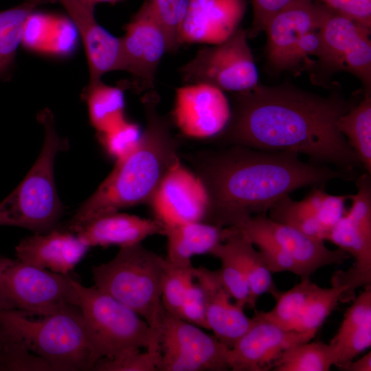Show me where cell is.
<instances>
[{
	"mask_svg": "<svg viewBox=\"0 0 371 371\" xmlns=\"http://www.w3.org/2000/svg\"><path fill=\"white\" fill-rule=\"evenodd\" d=\"M355 104L338 93L324 97L286 84H258L234 94L229 122L216 137L227 145L304 154L355 179V170L363 168L337 126Z\"/></svg>",
	"mask_w": 371,
	"mask_h": 371,
	"instance_id": "obj_1",
	"label": "cell"
},
{
	"mask_svg": "<svg viewBox=\"0 0 371 371\" xmlns=\"http://www.w3.org/2000/svg\"><path fill=\"white\" fill-rule=\"evenodd\" d=\"M208 196L204 222L236 227L247 218L266 214L279 199L307 186L324 187L335 179H351L329 166L302 161L291 151L229 145L188 157Z\"/></svg>",
	"mask_w": 371,
	"mask_h": 371,
	"instance_id": "obj_2",
	"label": "cell"
},
{
	"mask_svg": "<svg viewBox=\"0 0 371 371\" xmlns=\"http://www.w3.org/2000/svg\"><path fill=\"white\" fill-rule=\"evenodd\" d=\"M159 102L154 89L145 93L142 103L146 127L137 147L116 161L113 170L71 218L69 231L97 216L148 203L168 170L179 158L172 123L159 113Z\"/></svg>",
	"mask_w": 371,
	"mask_h": 371,
	"instance_id": "obj_3",
	"label": "cell"
},
{
	"mask_svg": "<svg viewBox=\"0 0 371 371\" xmlns=\"http://www.w3.org/2000/svg\"><path fill=\"white\" fill-rule=\"evenodd\" d=\"M41 317L0 311V323L52 371L94 370L100 359L79 306H68Z\"/></svg>",
	"mask_w": 371,
	"mask_h": 371,
	"instance_id": "obj_4",
	"label": "cell"
},
{
	"mask_svg": "<svg viewBox=\"0 0 371 371\" xmlns=\"http://www.w3.org/2000/svg\"><path fill=\"white\" fill-rule=\"evenodd\" d=\"M37 120L45 132L41 151L21 183L0 203V225L45 233L56 228L63 213L54 182V164L58 153L66 150L69 145L67 139L58 135L51 111L43 109Z\"/></svg>",
	"mask_w": 371,
	"mask_h": 371,
	"instance_id": "obj_5",
	"label": "cell"
},
{
	"mask_svg": "<svg viewBox=\"0 0 371 371\" xmlns=\"http://www.w3.org/2000/svg\"><path fill=\"white\" fill-rule=\"evenodd\" d=\"M166 258L141 243L120 247L111 260L91 269L94 286L125 305L159 336Z\"/></svg>",
	"mask_w": 371,
	"mask_h": 371,
	"instance_id": "obj_6",
	"label": "cell"
},
{
	"mask_svg": "<svg viewBox=\"0 0 371 371\" xmlns=\"http://www.w3.org/2000/svg\"><path fill=\"white\" fill-rule=\"evenodd\" d=\"M73 284L100 360L160 349L159 336L135 312L94 285L86 287L74 279Z\"/></svg>",
	"mask_w": 371,
	"mask_h": 371,
	"instance_id": "obj_7",
	"label": "cell"
},
{
	"mask_svg": "<svg viewBox=\"0 0 371 371\" xmlns=\"http://www.w3.org/2000/svg\"><path fill=\"white\" fill-rule=\"evenodd\" d=\"M73 278L0 257V311L45 316L68 306H78Z\"/></svg>",
	"mask_w": 371,
	"mask_h": 371,
	"instance_id": "obj_8",
	"label": "cell"
},
{
	"mask_svg": "<svg viewBox=\"0 0 371 371\" xmlns=\"http://www.w3.org/2000/svg\"><path fill=\"white\" fill-rule=\"evenodd\" d=\"M247 38V31L239 27L225 41L199 49L180 67L182 81L235 93L255 87L259 75Z\"/></svg>",
	"mask_w": 371,
	"mask_h": 371,
	"instance_id": "obj_9",
	"label": "cell"
},
{
	"mask_svg": "<svg viewBox=\"0 0 371 371\" xmlns=\"http://www.w3.org/2000/svg\"><path fill=\"white\" fill-rule=\"evenodd\" d=\"M319 5L320 51L312 70L347 71L361 81L365 92L371 91V29Z\"/></svg>",
	"mask_w": 371,
	"mask_h": 371,
	"instance_id": "obj_10",
	"label": "cell"
},
{
	"mask_svg": "<svg viewBox=\"0 0 371 371\" xmlns=\"http://www.w3.org/2000/svg\"><path fill=\"white\" fill-rule=\"evenodd\" d=\"M159 371H222L229 369V348L214 335L164 309L159 330Z\"/></svg>",
	"mask_w": 371,
	"mask_h": 371,
	"instance_id": "obj_11",
	"label": "cell"
},
{
	"mask_svg": "<svg viewBox=\"0 0 371 371\" xmlns=\"http://www.w3.org/2000/svg\"><path fill=\"white\" fill-rule=\"evenodd\" d=\"M366 172L358 176L357 192L349 194L350 209L334 225L326 240L348 253L355 259L346 271L338 275L348 290L371 283V177Z\"/></svg>",
	"mask_w": 371,
	"mask_h": 371,
	"instance_id": "obj_12",
	"label": "cell"
},
{
	"mask_svg": "<svg viewBox=\"0 0 371 371\" xmlns=\"http://www.w3.org/2000/svg\"><path fill=\"white\" fill-rule=\"evenodd\" d=\"M120 38L123 71L131 76L122 85L137 93L153 89L156 71L168 45L163 29L145 1L126 24Z\"/></svg>",
	"mask_w": 371,
	"mask_h": 371,
	"instance_id": "obj_13",
	"label": "cell"
},
{
	"mask_svg": "<svg viewBox=\"0 0 371 371\" xmlns=\"http://www.w3.org/2000/svg\"><path fill=\"white\" fill-rule=\"evenodd\" d=\"M148 204L155 218L165 227L205 221L209 205L202 181L182 165L179 158L168 170Z\"/></svg>",
	"mask_w": 371,
	"mask_h": 371,
	"instance_id": "obj_14",
	"label": "cell"
},
{
	"mask_svg": "<svg viewBox=\"0 0 371 371\" xmlns=\"http://www.w3.org/2000/svg\"><path fill=\"white\" fill-rule=\"evenodd\" d=\"M231 106L224 91L205 84L177 89L170 120L185 136L216 137L227 126Z\"/></svg>",
	"mask_w": 371,
	"mask_h": 371,
	"instance_id": "obj_15",
	"label": "cell"
},
{
	"mask_svg": "<svg viewBox=\"0 0 371 371\" xmlns=\"http://www.w3.org/2000/svg\"><path fill=\"white\" fill-rule=\"evenodd\" d=\"M229 349V369L233 371H267L273 369L289 348L312 340L317 332L284 329L258 319Z\"/></svg>",
	"mask_w": 371,
	"mask_h": 371,
	"instance_id": "obj_16",
	"label": "cell"
},
{
	"mask_svg": "<svg viewBox=\"0 0 371 371\" xmlns=\"http://www.w3.org/2000/svg\"><path fill=\"white\" fill-rule=\"evenodd\" d=\"M319 5L313 0H295L276 14L266 25L267 65L278 74L296 71L295 56L302 36L317 28Z\"/></svg>",
	"mask_w": 371,
	"mask_h": 371,
	"instance_id": "obj_17",
	"label": "cell"
},
{
	"mask_svg": "<svg viewBox=\"0 0 371 371\" xmlns=\"http://www.w3.org/2000/svg\"><path fill=\"white\" fill-rule=\"evenodd\" d=\"M347 199L348 194H330L324 187H313L300 201H293L289 195L283 196L269 210L268 217L326 241L330 231L346 213Z\"/></svg>",
	"mask_w": 371,
	"mask_h": 371,
	"instance_id": "obj_18",
	"label": "cell"
},
{
	"mask_svg": "<svg viewBox=\"0 0 371 371\" xmlns=\"http://www.w3.org/2000/svg\"><path fill=\"white\" fill-rule=\"evenodd\" d=\"M60 3L79 33L89 71L91 87L106 73L124 67L121 38L109 33L97 21L95 5L88 0H53Z\"/></svg>",
	"mask_w": 371,
	"mask_h": 371,
	"instance_id": "obj_19",
	"label": "cell"
},
{
	"mask_svg": "<svg viewBox=\"0 0 371 371\" xmlns=\"http://www.w3.org/2000/svg\"><path fill=\"white\" fill-rule=\"evenodd\" d=\"M246 6V0H190L179 30L180 45L225 41L239 28Z\"/></svg>",
	"mask_w": 371,
	"mask_h": 371,
	"instance_id": "obj_20",
	"label": "cell"
},
{
	"mask_svg": "<svg viewBox=\"0 0 371 371\" xmlns=\"http://www.w3.org/2000/svg\"><path fill=\"white\" fill-rule=\"evenodd\" d=\"M194 278L205 297L208 330L226 347L231 348L254 323L244 307L236 304L222 284L217 270L194 267Z\"/></svg>",
	"mask_w": 371,
	"mask_h": 371,
	"instance_id": "obj_21",
	"label": "cell"
},
{
	"mask_svg": "<svg viewBox=\"0 0 371 371\" xmlns=\"http://www.w3.org/2000/svg\"><path fill=\"white\" fill-rule=\"evenodd\" d=\"M89 248L75 233L54 228L24 238L15 251L16 258L27 265L69 275Z\"/></svg>",
	"mask_w": 371,
	"mask_h": 371,
	"instance_id": "obj_22",
	"label": "cell"
},
{
	"mask_svg": "<svg viewBox=\"0 0 371 371\" xmlns=\"http://www.w3.org/2000/svg\"><path fill=\"white\" fill-rule=\"evenodd\" d=\"M254 216L262 228L292 258L300 270L301 279H308L317 269L328 265H341L350 258L344 250L339 248L330 249L324 241L274 221L266 214Z\"/></svg>",
	"mask_w": 371,
	"mask_h": 371,
	"instance_id": "obj_23",
	"label": "cell"
},
{
	"mask_svg": "<svg viewBox=\"0 0 371 371\" xmlns=\"http://www.w3.org/2000/svg\"><path fill=\"white\" fill-rule=\"evenodd\" d=\"M165 226L155 218H144L118 212L97 216L74 229L89 247L141 243L148 236L165 234Z\"/></svg>",
	"mask_w": 371,
	"mask_h": 371,
	"instance_id": "obj_24",
	"label": "cell"
},
{
	"mask_svg": "<svg viewBox=\"0 0 371 371\" xmlns=\"http://www.w3.org/2000/svg\"><path fill=\"white\" fill-rule=\"evenodd\" d=\"M167 238L166 260L171 265L192 266L195 255L210 254L225 237L227 227L204 221H190L165 227Z\"/></svg>",
	"mask_w": 371,
	"mask_h": 371,
	"instance_id": "obj_25",
	"label": "cell"
},
{
	"mask_svg": "<svg viewBox=\"0 0 371 371\" xmlns=\"http://www.w3.org/2000/svg\"><path fill=\"white\" fill-rule=\"evenodd\" d=\"M240 265L247 278L249 290V308L255 309L258 298L265 293L272 296L278 291L271 272L260 252L236 227H227L223 240Z\"/></svg>",
	"mask_w": 371,
	"mask_h": 371,
	"instance_id": "obj_26",
	"label": "cell"
},
{
	"mask_svg": "<svg viewBox=\"0 0 371 371\" xmlns=\"http://www.w3.org/2000/svg\"><path fill=\"white\" fill-rule=\"evenodd\" d=\"M124 90L120 85L111 86L102 80L86 87L83 98L87 103L89 120L98 135L111 130L126 118L125 117Z\"/></svg>",
	"mask_w": 371,
	"mask_h": 371,
	"instance_id": "obj_27",
	"label": "cell"
},
{
	"mask_svg": "<svg viewBox=\"0 0 371 371\" xmlns=\"http://www.w3.org/2000/svg\"><path fill=\"white\" fill-rule=\"evenodd\" d=\"M337 128L355 152L366 172L371 175V91L342 115Z\"/></svg>",
	"mask_w": 371,
	"mask_h": 371,
	"instance_id": "obj_28",
	"label": "cell"
},
{
	"mask_svg": "<svg viewBox=\"0 0 371 371\" xmlns=\"http://www.w3.org/2000/svg\"><path fill=\"white\" fill-rule=\"evenodd\" d=\"M53 0H25L19 5L0 12V79L9 74L14 64L16 51L27 16L42 4Z\"/></svg>",
	"mask_w": 371,
	"mask_h": 371,
	"instance_id": "obj_29",
	"label": "cell"
},
{
	"mask_svg": "<svg viewBox=\"0 0 371 371\" xmlns=\"http://www.w3.org/2000/svg\"><path fill=\"white\" fill-rule=\"evenodd\" d=\"M301 280L300 283L287 291H278L273 295L276 300L274 306L267 312L256 311L254 317L284 329L294 330L297 322L317 286L310 278Z\"/></svg>",
	"mask_w": 371,
	"mask_h": 371,
	"instance_id": "obj_30",
	"label": "cell"
},
{
	"mask_svg": "<svg viewBox=\"0 0 371 371\" xmlns=\"http://www.w3.org/2000/svg\"><path fill=\"white\" fill-rule=\"evenodd\" d=\"M335 363V352L329 344L308 341L284 351L273 370L328 371Z\"/></svg>",
	"mask_w": 371,
	"mask_h": 371,
	"instance_id": "obj_31",
	"label": "cell"
},
{
	"mask_svg": "<svg viewBox=\"0 0 371 371\" xmlns=\"http://www.w3.org/2000/svg\"><path fill=\"white\" fill-rule=\"evenodd\" d=\"M330 288L317 285L297 322L294 330L317 332L328 315L334 311L346 292L345 286L331 282Z\"/></svg>",
	"mask_w": 371,
	"mask_h": 371,
	"instance_id": "obj_32",
	"label": "cell"
},
{
	"mask_svg": "<svg viewBox=\"0 0 371 371\" xmlns=\"http://www.w3.org/2000/svg\"><path fill=\"white\" fill-rule=\"evenodd\" d=\"M0 371H52V369L0 323Z\"/></svg>",
	"mask_w": 371,
	"mask_h": 371,
	"instance_id": "obj_33",
	"label": "cell"
},
{
	"mask_svg": "<svg viewBox=\"0 0 371 371\" xmlns=\"http://www.w3.org/2000/svg\"><path fill=\"white\" fill-rule=\"evenodd\" d=\"M221 261L217 269L220 280L233 300L238 305L248 306L250 290L245 273L225 242L218 244L210 253Z\"/></svg>",
	"mask_w": 371,
	"mask_h": 371,
	"instance_id": "obj_34",
	"label": "cell"
},
{
	"mask_svg": "<svg viewBox=\"0 0 371 371\" xmlns=\"http://www.w3.org/2000/svg\"><path fill=\"white\" fill-rule=\"evenodd\" d=\"M163 29L167 39L168 52L180 47L179 35L190 0H144Z\"/></svg>",
	"mask_w": 371,
	"mask_h": 371,
	"instance_id": "obj_35",
	"label": "cell"
},
{
	"mask_svg": "<svg viewBox=\"0 0 371 371\" xmlns=\"http://www.w3.org/2000/svg\"><path fill=\"white\" fill-rule=\"evenodd\" d=\"M166 262L161 282V303L167 312L178 317L186 292L194 280V267H177Z\"/></svg>",
	"mask_w": 371,
	"mask_h": 371,
	"instance_id": "obj_36",
	"label": "cell"
},
{
	"mask_svg": "<svg viewBox=\"0 0 371 371\" xmlns=\"http://www.w3.org/2000/svg\"><path fill=\"white\" fill-rule=\"evenodd\" d=\"M79 41V33L72 21L65 16L56 14L41 54L54 58H68L76 51Z\"/></svg>",
	"mask_w": 371,
	"mask_h": 371,
	"instance_id": "obj_37",
	"label": "cell"
},
{
	"mask_svg": "<svg viewBox=\"0 0 371 371\" xmlns=\"http://www.w3.org/2000/svg\"><path fill=\"white\" fill-rule=\"evenodd\" d=\"M160 349H146L128 352L114 359H103L95 365L96 371H159Z\"/></svg>",
	"mask_w": 371,
	"mask_h": 371,
	"instance_id": "obj_38",
	"label": "cell"
},
{
	"mask_svg": "<svg viewBox=\"0 0 371 371\" xmlns=\"http://www.w3.org/2000/svg\"><path fill=\"white\" fill-rule=\"evenodd\" d=\"M141 135L139 126L126 119L111 130L98 135L108 154L117 161L137 147Z\"/></svg>",
	"mask_w": 371,
	"mask_h": 371,
	"instance_id": "obj_39",
	"label": "cell"
},
{
	"mask_svg": "<svg viewBox=\"0 0 371 371\" xmlns=\"http://www.w3.org/2000/svg\"><path fill=\"white\" fill-rule=\"evenodd\" d=\"M56 14L32 12L26 19L21 45L27 50L41 54L52 28Z\"/></svg>",
	"mask_w": 371,
	"mask_h": 371,
	"instance_id": "obj_40",
	"label": "cell"
},
{
	"mask_svg": "<svg viewBox=\"0 0 371 371\" xmlns=\"http://www.w3.org/2000/svg\"><path fill=\"white\" fill-rule=\"evenodd\" d=\"M352 301L330 345L337 344L352 330L371 319V284L366 285L363 291Z\"/></svg>",
	"mask_w": 371,
	"mask_h": 371,
	"instance_id": "obj_41",
	"label": "cell"
},
{
	"mask_svg": "<svg viewBox=\"0 0 371 371\" xmlns=\"http://www.w3.org/2000/svg\"><path fill=\"white\" fill-rule=\"evenodd\" d=\"M330 346L335 352V366L353 360L371 346V319L352 330L337 344Z\"/></svg>",
	"mask_w": 371,
	"mask_h": 371,
	"instance_id": "obj_42",
	"label": "cell"
},
{
	"mask_svg": "<svg viewBox=\"0 0 371 371\" xmlns=\"http://www.w3.org/2000/svg\"><path fill=\"white\" fill-rule=\"evenodd\" d=\"M178 317L208 330L204 294L195 280L190 284L186 292Z\"/></svg>",
	"mask_w": 371,
	"mask_h": 371,
	"instance_id": "obj_43",
	"label": "cell"
},
{
	"mask_svg": "<svg viewBox=\"0 0 371 371\" xmlns=\"http://www.w3.org/2000/svg\"><path fill=\"white\" fill-rule=\"evenodd\" d=\"M371 29V0H313Z\"/></svg>",
	"mask_w": 371,
	"mask_h": 371,
	"instance_id": "obj_44",
	"label": "cell"
},
{
	"mask_svg": "<svg viewBox=\"0 0 371 371\" xmlns=\"http://www.w3.org/2000/svg\"><path fill=\"white\" fill-rule=\"evenodd\" d=\"M295 0H251L253 21L247 32L248 37L253 38L264 29L269 21L278 12Z\"/></svg>",
	"mask_w": 371,
	"mask_h": 371,
	"instance_id": "obj_45",
	"label": "cell"
},
{
	"mask_svg": "<svg viewBox=\"0 0 371 371\" xmlns=\"http://www.w3.org/2000/svg\"><path fill=\"white\" fill-rule=\"evenodd\" d=\"M339 370L344 371H370L371 370V352L366 353L357 360H352L348 363L336 366Z\"/></svg>",
	"mask_w": 371,
	"mask_h": 371,
	"instance_id": "obj_46",
	"label": "cell"
},
{
	"mask_svg": "<svg viewBox=\"0 0 371 371\" xmlns=\"http://www.w3.org/2000/svg\"><path fill=\"white\" fill-rule=\"evenodd\" d=\"M90 3L95 5L97 3H115L116 2H118L121 0H88Z\"/></svg>",
	"mask_w": 371,
	"mask_h": 371,
	"instance_id": "obj_47",
	"label": "cell"
}]
</instances>
